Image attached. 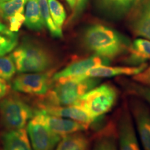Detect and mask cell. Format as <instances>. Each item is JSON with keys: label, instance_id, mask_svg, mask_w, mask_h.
Returning <instances> with one entry per match:
<instances>
[{"label": "cell", "instance_id": "6da1fadb", "mask_svg": "<svg viewBox=\"0 0 150 150\" xmlns=\"http://www.w3.org/2000/svg\"><path fill=\"white\" fill-rule=\"evenodd\" d=\"M83 42L90 51L104 59H113L127 49L126 39L115 30L97 24L89 27L84 33Z\"/></svg>", "mask_w": 150, "mask_h": 150}, {"label": "cell", "instance_id": "7a4b0ae2", "mask_svg": "<svg viewBox=\"0 0 150 150\" xmlns=\"http://www.w3.org/2000/svg\"><path fill=\"white\" fill-rule=\"evenodd\" d=\"M11 56L19 72H45L54 63L50 52L33 41H24Z\"/></svg>", "mask_w": 150, "mask_h": 150}, {"label": "cell", "instance_id": "3957f363", "mask_svg": "<svg viewBox=\"0 0 150 150\" xmlns=\"http://www.w3.org/2000/svg\"><path fill=\"white\" fill-rule=\"evenodd\" d=\"M98 78L82 79H64L56 81V84L47 92V100L43 104L56 106L74 105L83 95L99 83Z\"/></svg>", "mask_w": 150, "mask_h": 150}, {"label": "cell", "instance_id": "277c9868", "mask_svg": "<svg viewBox=\"0 0 150 150\" xmlns=\"http://www.w3.org/2000/svg\"><path fill=\"white\" fill-rule=\"evenodd\" d=\"M117 91L110 83L95 86L83 95L74 105L85 110L92 117L97 120L111 110L117 102Z\"/></svg>", "mask_w": 150, "mask_h": 150}, {"label": "cell", "instance_id": "5b68a950", "mask_svg": "<svg viewBox=\"0 0 150 150\" xmlns=\"http://www.w3.org/2000/svg\"><path fill=\"white\" fill-rule=\"evenodd\" d=\"M34 113L32 108L20 97L9 96L0 102L1 120L9 130L24 128Z\"/></svg>", "mask_w": 150, "mask_h": 150}, {"label": "cell", "instance_id": "8992f818", "mask_svg": "<svg viewBox=\"0 0 150 150\" xmlns=\"http://www.w3.org/2000/svg\"><path fill=\"white\" fill-rule=\"evenodd\" d=\"M27 132L33 150H54L61 139L47 126L41 110L35 111L29 122Z\"/></svg>", "mask_w": 150, "mask_h": 150}, {"label": "cell", "instance_id": "52a82bcc", "mask_svg": "<svg viewBox=\"0 0 150 150\" xmlns=\"http://www.w3.org/2000/svg\"><path fill=\"white\" fill-rule=\"evenodd\" d=\"M50 73H24L19 74L12 82L14 91L31 95H45L50 91L52 79Z\"/></svg>", "mask_w": 150, "mask_h": 150}, {"label": "cell", "instance_id": "ba28073f", "mask_svg": "<svg viewBox=\"0 0 150 150\" xmlns=\"http://www.w3.org/2000/svg\"><path fill=\"white\" fill-rule=\"evenodd\" d=\"M130 109L144 150H150V111L136 99L130 100Z\"/></svg>", "mask_w": 150, "mask_h": 150}, {"label": "cell", "instance_id": "9c48e42d", "mask_svg": "<svg viewBox=\"0 0 150 150\" xmlns=\"http://www.w3.org/2000/svg\"><path fill=\"white\" fill-rule=\"evenodd\" d=\"M147 63L137 66L110 67L106 65H97L88 70L85 74L70 79H82L85 78H108L118 76H135L142 72L147 67Z\"/></svg>", "mask_w": 150, "mask_h": 150}, {"label": "cell", "instance_id": "30bf717a", "mask_svg": "<svg viewBox=\"0 0 150 150\" xmlns=\"http://www.w3.org/2000/svg\"><path fill=\"white\" fill-rule=\"evenodd\" d=\"M117 129L120 150H140L131 113L125 108L118 118Z\"/></svg>", "mask_w": 150, "mask_h": 150}, {"label": "cell", "instance_id": "8fae6325", "mask_svg": "<svg viewBox=\"0 0 150 150\" xmlns=\"http://www.w3.org/2000/svg\"><path fill=\"white\" fill-rule=\"evenodd\" d=\"M40 110H42L48 115L68 118L70 120L84 124L88 126L96 120L93 117H92L85 110L76 105L56 106L42 104L40 105Z\"/></svg>", "mask_w": 150, "mask_h": 150}, {"label": "cell", "instance_id": "7c38bea8", "mask_svg": "<svg viewBox=\"0 0 150 150\" xmlns=\"http://www.w3.org/2000/svg\"><path fill=\"white\" fill-rule=\"evenodd\" d=\"M108 60L99 56H92L88 59L81 60L75 62L68 66L65 67L63 70L54 74L52 81H59L67 78L76 77L85 74L88 70L92 67L100 65H106L108 63Z\"/></svg>", "mask_w": 150, "mask_h": 150}, {"label": "cell", "instance_id": "4fadbf2b", "mask_svg": "<svg viewBox=\"0 0 150 150\" xmlns=\"http://www.w3.org/2000/svg\"><path fill=\"white\" fill-rule=\"evenodd\" d=\"M44 112V118L47 126L54 134L60 136L80 132L88 129V126L72 120L64 119L63 117L50 115Z\"/></svg>", "mask_w": 150, "mask_h": 150}, {"label": "cell", "instance_id": "5bb4252c", "mask_svg": "<svg viewBox=\"0 0 150 150\" xmlns=\"http://www.w3.org/2000/svg\"><path fill=\"white\" fill-rule=\"evenodd\" d=\"M3 150H33L24 128L10 130L2 136Z\"/></svg>", "mask_w": 150, "mask_h": 150}, {"label": "cell", "instance_id": "9a60e30c", "mask_svg": "<svg viewBox=\"0 0 150 150\" xmlns=\"http://www.w3.org/2000/svg\"><path fill=\"white\" fill-rule=\"evenodd\" d=\"M130 27L136 35L150 40V13L137 4L131 16Z\"/></svg>", "mask_w": 150, "mask_h": 150}, {"label": "cell", "instance_id": "2e32d148", "mask_svg": "<svg viewBox=\"0 0 150 150\" xmlns=\"http://www.w3.org/2000/svg\"><path fill=\"white\" fill-rule=\"evenodd\" d=\"M130 57L128 60L131 64L141 65L150 59V40L138 38L129 46Z\"/></svg>", "mask_w": 150, "mask_h": 150}, {"label": "cell", "instance_id": "e0dca14e", "mask_svg": "<svg viewBox=\"0 0 150 150\" xmlns=\"http://www.w3.org/2000/svg\"><path fill=\"white\" fill-rule=\"evenodd\" d=\"M88 138L79 132L69 134L60 140L55 150H89Z\"/></svg>", "mask_w": 150, "mask_h": 150}, {"label": "cell", "instance_id": "ac0fdd59", "mask_svg": "<svg viewBox=\"0 0 150 150\" xmlns=\"http://www.w3.org/2000/svg\"><path fill=\"white\" fill-rule=\"evenodd\" d=\"M25 25L29 29L40 31L44 27L38 0H27L26 2Z\"/></svg>", "mask_w": 150, "mask_h": 150}, {"label": "cell", "instance_id": "d6986e66", "mask_svg": "<svg viewBox=\"0 0 150 150\" xmlns=\"http://www.w3.org/2000/svg\"><path fill=\"white\" fill-rule=\"evenodd\" d=\"M138 0H97L102 10L112 16H121L127 12Z\"/></svg>", "mask_w": 150, "mask_h": 150}, {"label": "cell", "instance_id": "ffe728a7", "mask_svg": "<svg viewBox=\"0 0 150 150\" xmlns=\"http://www.w3.org/2000/svg\"><path fill=\"white\" fill-rule=\"evenodd\" d=\"M38 4L40 9L41 18H42L44 26L47 28L52 36L56 38H61L63 36L62 30L56 25L52 18L50 9H49L47 0H38Z\"/></svg>", "mask_w": 150, "mask_h": 150}, {"label": "cell", "instance_id": "44dd1931", "mask_svg": "<svg viewBox=\"0 0 150 150\" xmlns=\"http://www.w3.org/2000/svg\"><path fill=\"white\" fill-rule=\"evenodd\" d=\"M27 0H8L0 2V11L4 20H8L19 13H24V5Z\"/></svg>", "mask_w": 150, "mask_h": 150}, {"label": "cell", "instance_id": "7402d4cb", "mask_svg": "<svg viewBox=\"0 0 150 150\" xmlns=\"http://www.w3.org/2000/svg\"><path fill=\"white\" fill-rule=\"evenodd\" d=\"M120 83L127 93L141 98L150 104V87L136 81L121 80Z\"/></svg>", "mask_w": 150, "mask_h": 150}, {"label": "cell", "instance_id": "603a6c76", "mask_svg": "<svg viewBox=\"0 0 150 150\" xmlns=\"http://www.w3.org/2000/svg\"><path fill=\"white\" fill-rule=\"evenodd\" d=\"M18 42V35L6 29L0 33V57L13 50Z\"/></svg>", "mask_w": 150, "mask_h": 150}, {"label": "cell", "instance_id": "cb8c5ba5", "mask_svg": "<svg viewBox=\"0 0 150 150\" xmlns=\"http://www.w3.org/2000/svg\"><path fill=\"white\" fill-rule=\"evenodd\" d=\"M47 2L50 14L54 23L61 29L66 18V13L63 5L58 0H47Z\"/></svg>", "mask_w": 150, "mask_h": 150}, {"label": "cell", "instance_id": "d4e9b609", "mask_svg": "<svg viewBox=\"0 0 150 150\" xmlns=\"http://www.w3.org/2000/svg\"><path fill=\"white\" fill-rule=\"evenodd\" d=\"M16 72V67L11 55L0 57V78L4 80L11 79Z\"/></svg>", "mask_w": 150, "mask_h": 150}, {"label": "cell", "instance_id": "484cf974", "mask_svg": "<svg viewBox=\"0 0 150 150\" xmlns=\"http://www.w3.org/2000/svg\"><path fill=\"white\" fill-rule=\"evenodd\" d=\"M94 150H117L115 138L111 135H104L97 140Z\"/></svg>", "mask_w": 150, "mask_h": 150}, {"label": "cell", "instance_id": "4316f807", "mask_svg": "<svg viewBox=\"0 0 150 150\" xmlns=\"http://www.w3.org/2000/svg\"><path fill=\"white\" fill-rule=\"evenodd\" d=\"M25 21V17L24 16V13H19L15 15L8 20L9 28L8 29L13 32H17L22 24Z\"/></svg>", "mask_w": 150, "mask_h": 150}, {"label": "cell", "instance_id": "83f0119b", "mask_svg": "<svg viewBox=\"0 0 150 150\" xmlns=\"http://www.w3.org/2000/svg\"><path fill=\"white\" fill-rule=\"evenodd\" d=\"M133 80L142 85L150 87V65L146 67L142 72L133 76Z\"/></svg>", "mask_w": 150, "mask_h": 150}, {"label": "cell", "instance_id": "f1b7e54d", "mask_svg": "<svg viewBox=\"0 0 150 150\" xmlns=\"http://www.w3.org/2000/svg\"><path fill=\"white\" fill-rule=\"evenodd\" d=\"M8 91V86L4 79L0 78V99L5 96Z\"/></svg>", "mask_w": 150, "mask_h": 150}, {"label": "cell", "instance_id": "f546056e", "mask_svg": "<svg viewBox=\"0 0 150 150\" xmlns=\"http://www.w3.org/2000/svg\"><path fill=\"white\" fill-rule=\"evenodd\" d=\"M136 4L150 13V0H138Z\"/></svg>", "mask_w": 150, "mask_h": 150}, {"label": "cell", "instance_id": "4dcf8cb0", "mask_svg": "<svg viewBox=\"0 0 150 150\" xmlns=\"http://www.w3.org/2000/svg\"><path fill=\"white\" fill-rule=\"evenodd\" d=\"M87 0H77L76 5V13H79L83 10V7L85 6Z\"/></svg>", "mask_w": 150, "mask_h": 150}, {"label": "cell", "instance_id": "1f68e13d", "mask_svg": "<svg viewBox=\"0 0 150 150\" xmlns=\"http://www.w3.org/2000/svg\"><path fill=\"white\" fill-rule=\"evenodd\" d=\"M66 1L69 4V6H70V8L73 9V8H74L75 6H76V1H77V0H66Z\"/></svg>", "mask_w": 150, "mask_h": 150}, {"label": "cell", "instance_id": "d6a6232c", "mask_svg": "<svg viewBox=\"0 0 150 150\" xmlns=\"http://www.w3.org/2000/svg\"><path fill=\"white\" fill-rule=\"evenodd\" d=\"M6 29H8V28L6 27V26L0 22V33L3 32V31H5V30Z\"/></svg>", "mask_w": 150, "mask_h": 150}, {"label": "cell", "instance_id": "836d02e7", "mask_svg": "<svg viewBox=\"0 0 150 150\" xmlns=\"http://www.w3.org/2000/svg\"><path fill=\"white\" fill-rule=\"evenodd\" d=\"M2 16H1V11H0V22H1V20H2Z\"/></svg>", "mask_w": 150, "mask_h": 150}, {"label": "cell", "instance_id": "e575fe53", "mask_svg": "<svg viewBox=\"0 0 150 150\" xmlns=\"http://www.w3.org/2000/svg\"><path fill=\"white\" fill-rule=\"evenodd\" d=\"M8 1V0H0V2H3V1Z\"/></svg>", "mask_w": 150, "mask_h": 150}]
</instances>
